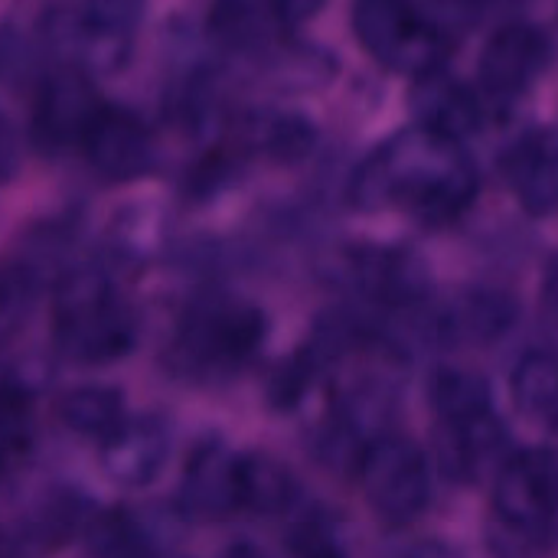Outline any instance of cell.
I'll return each mask as SVG.
<instances>
[{"label":"cell","mask_w":558,"mask_h":558,"mask_svg":"<svg viewBox=\"0 0 558 558\" xmlns=\"http://www.w3.org/2000/svg\"><path fill=\"white\" fill-rule=\"evenodd\" d=\"M477 196L481 170L468 147L422 124H405L383 137L347 183L353 209H399L422 222H451Z\"/></svg>","instance_id":"6da1fadb"},{"label":"cell","mask_w":558,"mask_h":558,"mask_svg":"<svg viewBox=\"0 0 558 558\" xmlns=\"http://www.w3.org/2000/svg\"><path fill=\"white\" fill-rule=\"evenodd\" d=\"M265 333L268 320L262 307L229 294H206L183 311L170 363L180 376L196 383L232 379L258 356Z\"/></svg>","instance_id":"7a4b0ae2"},{"label":"cell","mask_w":558,"mask_h":558,"mask_svg":"<svg viewBox=\"0 0 558 558\" xmlns=\"http://www.w3.org/2000/svg\"><path fill=\"white\" fill-rule=\"evenodd\" d=\"M52 324L59 350L75 363L105 366L137 347V317L98 265H78L59 278Z\"/></svg>","instance_id":"3957f363"},{"label":"cell","mask_w":558,"mask_h":558,"mask_svg":"<svg viewBox=\"0 0 558 558\" xmlns=\"http://www.w3.org/2000/svg\"><path fill=\"white\" fill-rule=\"evenodd\" d=\"M353 36L389 72L418 78L445 69L451 39L415 0H356Z\"/></svg>","instance_id":"277c9868"},{"label":"cell","mask_w":558,"mask_h":558,"mask_svg":"<svg viewBox=\"0 0 558 558\" xmlns=\"http://www.w3.org/2000/svg\"><path fill=\"white\" fill-rule=\"evenodd\" d=\"M490 386L468 379L445 386L432 405L438 415V454L448 477L471 481L507 448V428L487 396Z\"/></svg>","instance_id":"5b68a950"},{"label":"cell","mask_w":558,"mask_h":558,"mask_svg":"<svg viewBox=\"0 0 558 558\" xmlns=\"http://www.w3.org/2000/svg\"><path fill=\"white\" fill-rule=\"evenodd\" d=\"M356 477L373 513L389 526H405L432 504V468L425 451L405 435H376L356 454Z\"/></svg>","instance_id":"8992f818"},{"label":"cell","mask_w":558,"mask_h":558,"mask_svg":"<svg viewBox=\"0 0 558 558\" xmlns=\"http://www.w3.org/2000/svg\"><path fill=\"white\" fill-rule=\"evenodd\" d=\"M494 507L517 536L536 546L558 543V451L530 448L507 458L497 474Z\"/></svg>","instance_id":"52a82bcc"},{"label":"cell","mask_w":558,"mask_h":558,"mask_svg":"<svg viewBox=\"0 0 558 558\" xmlns=\"http://www.w3.org/2000/svg\"><path fill=\"white\" fill-rule=\"evenodd\" d=\"M333 278L383 307H415L428 298V271L409 248L347 245L333 262Z\"/></svg>","instance_id":"ba28073f"},{"label":"cell","mask_w":558,"mask_h":558,"mask_svg":"<svg viewBox=\"0 0 558 558\" xmlns=\"http://www.w3.org/2000/svg\"><path fill=\"white\" fill-rule=\"evenodd\" d=\"M553 62V39L536 23H507L490 33L477 59L481 92L497 101L530 92Z\"/></svg>","instance_id":"9c48e42d"},{"label":"cell","mask_w":558,"mask_h":558,"mask_svg":"<svg viewBox=\"0 0 558 558\" xmlns=\"http://www.w3.org/2000/svg\"><path fill=\"white\" fill-rule=\"evenodd\" d=\"M78 150L85 154L88 167L108 183L141 180L144 173H150L157 160V147L147 121L121 105H101Z\"/></svg>","instance_id":"30bf717a"},{"label":"cell","mask_w":558,"mask_h":558,"mask_svg":"<svg viewBox=\"0 0 558 558\" xmlns=\"http://www.w3.org/2000/svg\"><path fill=\"white\" fill-rule=\"evenodd\" d=\"M101 95L92 85V75L62 65L49 78H43L33 101V141L49 154L72 150L82 144L88 124L101 111Z\"/></svg>","instance_id":"8fae6325"},{"label":"cell","mask_w":558,"mask_h":558,"mask_svg":"<svg viewBox=\"0 0 558 558\" xmlns=\"http://www.w3.org/2000/svg\"><path fill=\"white\" fill-rule=\"evenodd\" d=\"M43 36L49 49H56L65 65L85 72V75H111L128 65L134 39L118 36L85 16L75 0L72 3H56L43 16Z\"/></svg>","instance_id":"7c38bea8"},{"label":"cell","mask_w":558,"mask_h":558,"mask_svg":"<svg viewBox=\"0 0 558 558\" xmlns=\"http://www.w3.org/2000/svg\"><path fill=\"white\" fill-rule=\"evenodd\" d=\"M504 180L520 206L533 216H549L558 209V128L523 131L500 160Z\"/></svg>","instance_id":"4fadbf2b"},{"label":"cell","mask_w":558,"mask_h":558,"mask_svg":"<svg viewBox=\"0 0 558 558\" xmlns=\"http://www.w3.org/2000/svg\"><path fill=\"white\" fill-rule=\"evenodd\" d=\"M409 101L415 124L438 131L451 141L464 144L471 134L484 128V98L445 69L412 78Z\"/></svg>","instance_id":"5bb4252c"},{"label":"cell","mask_w":558,"mask_h":558,"mask_svg":"<svg viewBox=\"0 0 558 558\" xmlns=\"http://www.w3.org/2000/svg\"><path fill=\"white\" fill-rule=\"evenodd\" d=\"M170 458V428L157 415L121 422L101 441V468L121 487H147Z\"/></svg>","instance_id":"9a60e30c"},{"label":"cell","mask_w":558,"mask_h":558,"mask_svg":"<svg viewBox=\"0 0 558 558\" xmlns=\"http://www.w3.org/2000/svg\"><path fill=\"white\" fill-rule=\"evenodd\" d=\"M239 461L242 454L229 451L222 441H206L193 451L183 471L180 507L190 517L216 520L229 513H242L239 500Z\"/></svg>","instance_id":"2e32d148"},{"label":"cell","mask_w":558,"mask_h":558,"mask_svg":"<svg viewBox=\"0 0 558 558\" xmlns=\"http://www.w3.org/2000/svg\"><path fill=\"white\" fill-rule=\"evenodd\" d=\"M288 26L275 16L268 0H216L209 13V36L219 49L232 56H265L275 59L281 33Z\"/></svg>","instance_id":"e0dca14e"},{"label":"cell","mask_w":558,"mask_h":558,"mask_svg":"<svg viewBox=\"0 0 558 558\" xmlns=\"http://www.w3.org/2000/svg\"><path fill=\"white\" fill-rule=\"evenodd\" d=\"M513 320L517 304L510 298L494 291H471L435 314L432 333L438 343H494L513 327Z\"/></svg>","instance_id":"ac0fdd59"},{"label":"cell","mask_w":558,"mask_h":558,"mask_svg":"<svg viewBox=\"0 0 558 558\" xmlns=\"http://www.w3.org/2000/svg\"><path fill=\"white\" fill-rule=\"evenodd\" d=\"M239 147L245 154H262L271 160H301L314 147V124L298 114L281 111H248L235 128Z\"/></svg>","instance_id":"d6986e66"},{"label":"cell","mask_w":558,"mask_h":558,"mask_svg":"<svg viewBox=\"0 0 558 558\" xmlns=\"http://www.w3.org/2000/svg\"><path fill=\"white\" fill-rule=\"evenodd\" d=\"M510 392L530 422L558 432V353L553 350H530L520 356L510 376Z\"/></svg>","instance_id":"ffe728a7"},{"label":"cell","mask_w":558,"mask_h":558,"mask_svg":"<svg viewBox=\"0 0 558 558\" xmlns=\"http://www.w3.org/2000/svg\"><path fill=\"white\" fill-rule=\"evenodd\" d=\"M298 497V484L284 464L265 454H242L239 461V500L242 513H284Z\"/></svg>","instance_id":"44dd1931"},{"label":"cell","mask_w":558,"mask_h":558,"mask_svg":"<svg viewBox=\"0 0 558 558\" xmlns=\"http://www.w3.org/2000/svg\"><path fill=\"white\" fill-rule=\"evenodd\" d=\"M121 396L114 389H105V386H85V389H75L69 392L62 402H59V418L85 435V438H108L124 418H121Z\"/></svg>","instance_id":"7402d4cb"},{"label":"cell","mask_w":558,"mask_h":558,"mask_svg":"<svg viewBox=\"0 0 558 558\" xmlns=\"http://www.w3.org/2000/svg\"><path fill=\"white\" fill-rule=\"evenodd\" d=\"M36 275L29 268H0V353L20 337L36 307Z\"/></svg>","instance_id":"603a6c76"},{"label":"cell","mask_w":558,"mask_h":558,"mask_svg":"<svg viewBox=\"0 0 558 558\" xmlns=\"http://www.w3.org/2000/svg\"><path fill=\"white\" fill-rule=\"evenodd\" d=\"M33 435L29 396L16 386H0V471L16 461Z\"/></svg>","instance_id":"cb8c5ba5"},{"label":"cell","mask_w":558,"mask_h":558,"mask_svg":"<svg viewBox=\"0 0 558 558\" xmlns=\"http://www.w3.org/2000/svg\"><path fill=\"white\" fill-rule=\"evenodd\" d=\"M75 7L95 23H101L105 29L128 36V39H134L141 13H144V0H75Z\"/></svg>","instance_id":"d4e9b609"},{"label":"cell","mask_w":558,"mask_h":558,"mask_svg":"<svg viewBox=\"0 0 558 558\" xmlns=\"http://www.w3.org/2000/svg\"><path fill=\"white\" fill-rule=\"evenodd\" d=\"M291 553L294 558H347L340 536L324 520H311L298 526L291 536Z\"/></svg>","instance_id":"484cf974"},{"label":"cell","mask_w":558,"mask_h":558,"mask_svg":"<svg viewBox=\"0 0 558 558\" xmlns=\"http://www.w3.org/2000/svg\"><path fill=\"white\" fill-rule=\"evenodd\" d=\"M23 163V141L20 131L7 114H0V183H10L20 173Z\"/></svg>","instance_id":"4316f807"},{"label":"cell","mask_w":558,"mask_h":558,"mask_svg":"<svg viewBox=\"0 0 558 558\" xmlns=\"http://www.w3.org/2000/svg\"><path fill=\"white\" fill-rule=\"evenodd\" d=\"M324 3H327V0H268V7L275 10V16H278L284 26H298V23L317 16Z\"/></svg>","instance_id":"83f0119b"},{"label":"cell","mask_w":558,"mask_h":558,"mask_svg":"<svg viewBox=\"0 0 558 558\" xmlns=\"http://www.w3.org/2000/svg\"><path fill=\"white\" fill-rule=\"evenodd\" d=\"M543 301H546V311L553 314V320H558V255L549 262L546 268V281H543Z\"/></svg>","instance_id":"f1b7e54d"},{"label":"cell","mask_w":558,"mask_h":558,"mask_svg":"<svg viewBox=\"0 0 558 558\" xmlns=\"http://www.w3.org/2000/svg\"><path fill=\"white\" fill-rule=\"evenodd\" d=\"M461 16H468V20H477V16H484V13H490L494 7H500L504 0H448Z\"/></svg>","instance_id":"f546056e"},{"label":"cell","mask_w":558,"mask_h":558,"mask_svg":"<svg viewBox=\"0 0 558 558\" xmlns=\"http://www.w3.org/2000/svg\"><path fill=\"white\" fill-rule=\"evenodd\" d=\"M226 558H265L255 546H248V543H235L229 553H226Z\"/></svg>","instance_id":"4dcf8cb0"}]
</instances>
